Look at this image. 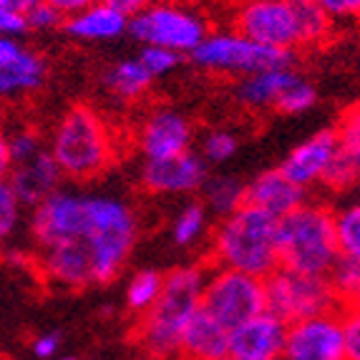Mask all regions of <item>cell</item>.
Returning a JSON list of instances; mask_svg holds the SVG:
<instances>
[{
  "instance_id": "42",
  "label": "cell",
  "mask_w": 360,
  "mask_h": 360,
  "mask_svg": "<svg viewBox=\"0 0 360 360\" xmlns=\"http://www.w3.org/2000/svg\"><path fill=\"white\" fill-rule=\"evenodd\" d=\"M43 3L53 6L56 11L63 15V18H68V15H73V13H78V11H84V8H89L91 3H96V0H43Z\"/></svg>"
},
{
  "instance_id": "45",
  "label": "cell",
  "mask_w": 360,
  "mask_h": 360,
  "mask_svg": "<svg viewBox=\"0 0 360 360\" xmlns=\"http://www.w3.org/2000/svg\"><path fill=\"white\" fill-rule=\"evenodd\" d=\"M63 360H78V358H63Z\"/></svg>"
},
{
  "instance_id": "32",
  "label": "cell",
  "mask_w": 360,
  "mask_h": 360,
  "mask_svg": "<svg viewBox=\"0 0 360 360\" xmlns=\"http://www.w3.org/2000/svg\"><path fill=\"white\" fill-rule=\"evenodd\" d=\"M41 56L23 49L15 38L0 36V71H20V68L33 66Z\"/></svg>"
},
{
  "instance_id": "36",
  "label": "cell",
  "mask_w": 360,
  "mask_h": 360,
  "mask_svg": "<svg viewBox=\"0 0 360 360\" xmlns=\"http://www.w3.org/2000/svg\"><path fill=\"white\" fill-rule=\"evenodd\" d=\"M340 328L345 360H360V315L355 307H342L340 310Z\"/></svg>"
},
{
  "instance_id": "33",
  "label": "cell",
  "mask_w": 360,
  "mask_h": 360,
  "mask_svg": "<svg viewBox=\"0 0 360 360\" xmlns=\"http://www.w3.org/2000/svg\"><path fill=\"white\" fill-rule=\"evenodd\" d=\"M20 202L8 181H0V242L8 240L20 222Z\"/></svg>"
},
{
  "instance_id": "12",
  "label": "cell",
  "mask_w": 360,
  "mask_h": 360,
  "mask_svg": "<svg viewBox=\"0 0 360 360\" xmlns=\"http://www.w3.org/2000/svg\"><path fill=\"white\" fill-rule=\"evenodd\" d=\"M207 181V162L192 149L169 159H154L141 169V184L154 194H186Z\"/></svg>"
},
{
  "instance_id": "35",
  "label": "cell",
  "mask_w": 360,
  "mask_h": 360,
  "mask_svg": "<svg viewBox=\"0 0 360 360\" xmlns=\"http://www.w3.org/2000/svg\"><path fill=\"white\" fill-rule=\"evenodd\" d=\"M139 60H141V66H144L151 76H164V73L174 71L184 58H181L179 53H174V51L159 49V46H144Z\"/></svg>"
},
{
  "instance_id": "38",
  "label": "cell",
  "mask_w": 360,
  "mask_h": 360,
  "mask_svg": "<svg viewBox=\"0 0 360 360\" xmlns=\"http://www.w3.org/2000/svg\"><path fill=\"white\" fill-rule=\"evenodd\" d=\"M333 20L340 18H355L360 11V0H315Z\"/></svg>"
},
{
  "instance_id": "4",
  "label": "cell",
  "mask_w": 360,
  "mask_h": 360,
  "mask_svg": "<svg viewBox=\"0 0 360 360\" xmlns=\"http://www.w3.org/2000/svg\"><path fill=\"white\" fill-rule=\"evenodd\" d=\"M330 207L305 202L277 219V257L280 267L297 275L325 277L338 257Z\"/></svg>"
},
{
  "instance_id": "24",
  "label": "cell",
  "mask_w": 360,
  "mask_h": 360,
  "mask_svg": "<svg viewBox=\"0 0 360 360\" xmlns=\"http://www.w3.org/2000/svg\"><path fill=\"white\" fill-rule=\"evenodd\" d=\"M325 280H328V285H330V290L335 292L342 307H355L360 292V257L338 255Z\"/></svg>"
},
{
  "instance_id": "37",
  "label": "cell",
  "mask_w": 360,
  "mask_h": 360,
  "mask_svg": "<svg viewBox=\"0 0 360 360\" xmlns=\"http://www.w3.org/2000/svg\"><path fill=\"white\" fill-rule=\"evenodd\" d=\"M23 18H25V28H36V30L58 28V25H63V20H66L58 11H56L53 6L43 3V0H38L36 6H33L28 13H25Z\"/></svg>"
},
{
  "instance_id": "26",
  "label": "cell",
  "mask_w": 360,
  "mask_h": 360,
  "mask_svg": "<svg viewBox=\"0 0 360 360\" xmlns=\"http://www.w3.org/2000/svg\"><path fill=\"white\" fill-rule=\"evenodd\" d=\"M164 275L156 270H141L131 277V283L127 288V307L136 315H144L151 305L156 302L159 292H162Z\"/></svg>"
},
{
  "instance_id": "44",
  "label": "cell",
  "mask_w": 360,
  "mask_h": 360,
  "mask_svg": "<svg viewBox=\"0 0 360 360\" xmlns=\"http://www.w3.org/2000/svg\"><path fill=\"white\" fill-rule=\"evenodd\" d=\"M36 3H38V0H0V8L18 13V15H25L30 8L36 6Z\"/></svg>"
},
{
  "instance_id": "11",
  "label": "cell",
  "mask_w": 360,
  "mask_h": 360,
  "mask_svg": "<svg viewBox=\"0 0 360 360\" xmlns=\"http://www.w3.org/2000/svg\"><path fill=\"white\" fill-rule=\"evenodd\" d=\"M194 139L192 121L174 108H156L141 121L136 134L139 149L146 156V162L154 159H169L189 151Z\"/></svg>"
},
{
  "instance_id": "40",
  "label": "cell",
  "mask_w": 360,
  "mask_h": 360,
  "mask_svg": "<svg viewBox=\"0 0 360 360\" xmlns=\"http://www.w3.org/2000/svg\"><path fill=\"white\" fill-rule=\"evenodd\" d=\"M25 18L18 15V13L13 11H6V8H0V36H20L25 33Z\"/></svg>"
},
{
  "instance_id": "19",
  "label": "cell",
  "mask_w": 360,
  "mask_h": 360,
  "mask_svg": "<svg viewBox=\"0 0 360 360\" xmlns=\"http://www.w3.org/2000/svg\"><path fill=\"white\" fill-rule=\"evenodd\" d=\"M127 28V15L101 3V0L91 3L89 8L73 13L63 20V30L76 41H114V38L124 36Z\"/></svg>"
},
{
  "instance_id": "1",
  "label": "cell",
  "mask_w": 360,
  "mask_h": 360,
  "mask_svg": "<svg viewBox=\"0 0 360 360\" xmlns=\"http://www.w3.org/2000/svg\"><path fill=\"white\" fill-rule=\"evenodd\" d=\"M60 174L71 181H91L114 167L116 136L96 108L76 103L60 116L49 146Z\"/></svg>"
},
{
  "instance_id": "18",
  "label": "cell",
  "mask_w": 360,
  "mask_h": 360,
  "mask_svg": "<svg viewBox=\"0 0 360 360\" xmlns=\"http://www.w3.org/2000/svg\"><path fill=\"white\" fill-rule=\"evenodd\" d=\"M179 353L186 360H229V330L199 307L186 323Z\"/></svg>"
},
{
  "instance_id": "28",
  "label": "cell",
  "mask_w": 360,
  "mask_h": 360,
  "mask_svg": "<svg viewBox=\"0 0 360 360\" xmlns=\"http://www.w3.org/2000/svg\"><path fill=\"white\" fill-rule=\"evenodd\" d=\"M46 78V63L36 60L33 66L20 68V71H0V98L18 96V94H30L43 86Z\"/></svg>"
},
{
  "instance_id": "23",
  "label": "cell",
  "mask_w": 360,
  "mask_h": 360,
  "mask_svg": "<svg viewBox=\"0 0 360 360\" xmlns=\"http://www.w3.org/2000/svg\"><path fill=\"white\" fill-rule=\"evenodd\" d=\"M202 192H205L207 210L222 219L245 205V181L234 179V176H214V179L207 176Z\"/></svg>"
},
{
  "instance_id": "29",
  "label": "cell",
  "mask_w": 360,
  "mask_h": 360,
  "mask_svg": "<svg viewBox=\"0 0 360 360\" xmlns=\"http://www.w3.org/2000/svg\"><path fill=\"white\" fill-rule=\"evenodd\" d=\"M315 101H318L315 86H312L310 81H305L302 76H297L292 84L280 94V98H277L272 108L280 111V114H302V111L315 106Z\"/></svg>"
},
{
  "instance_id": "43",
  "label": "cell",
  "mask_w": 360,
  "mask_h": 360,
  "mask_svg": "<svg viewBox=\"0 0 360 360\" xmlns=\"http://www.w3.org/2000/svg\"><path fill=\"white\" fill-rule=\"evenodd\" d=\"M8 174H11V154H8L6 131L0 129V181H6Z\"/></svg>"
},
{
  "instance_id": "46",
  "label": "cell",
  "mask_w": 360,
  "mask_h": 360,
  "mask_svg": "<svg viewBox=\"0 0 360 360\" xmlns=\"http://www.w3.org/2000/svg\"><path fill=\"white\" fill-rule=\"evenodd\" d=\"M229 360H234V358H229Z\"/></svg>"
},
{
  "instance_id": "3",
  "label": "cell",
  "mask_w": 360,
  "mask_h": 360,
  "mask_svg": "<svg viewBox=\"0 0 360 360\" xmlns=\"http://www.w3.org/2000/svg\"><path fill=\"white\" fill-rule=\"evenodd\" d=\"M212 257L219 267L264 277L280 267L277 257V219L257 207L242 205L224 217L212 240Z\"/></svg>"
},
{
  "instance_id": "9",
  "label": "cell",
  "mask_w": 360,
  "mask_h": 360,
  "mask_svg": "<svg viewBox=\"0 0 360 360\" xmlns=\"http://www.w3.org/2000/svg\"><path fill=\"white\" fill-rule=\"evenodd\" d=\"M234 28L259 46L297 51V20L290 0H242Z\"/></svg>"
},
{
  "instance_id": "7",
  "label": "cell",
  "mask_w": 360,
  "mask_h": 360,
  "mask_svg": "<svg viewBox=\"0 0 360 360\" xmlns=\"http://www.w3.org/2000/svg\"><path fill=\"white\" fill-rule=\"evenodd\" d=\"M127 30L144 46H159L179 56L192 53L207 38V23L199 13L167 0H154L144 11L131 15Z\"/></svg>"
},
{
  "instance_id": "30",
  "label": "cell",
  "mask_w": 360,
  "mask_h": 360,
  "mask_svg": "<svg viewBox=\"0 0 360 360\" xmlns=\"http://www.w3.org/2000/svg\"><path fill=\"white\" fill-rule=\"evenodd\" d=\"M207 227V212H205V205H186L184 210L179 212L174 222V245L179 247H189L202 237Z\"/></svg>"
},
{
  "instance_id": "16",
  "label": "cell",
  "mask_w": 360,
  "mask_h": 360,
  "mask_svg": "<svg viewBox=\"0 0 360 360\" xmlns=\"http://www.w3.org/2000/svg\"><path fill=\"white\" fill-rule=\"evenodd\" d=\"M43 272L53 283L66 288H89L94 285V259L86 240L58 242V245L41 247Z\"/></svg>"
},
{
  "instance_id": "14",
  "label": "cell",
  "mask_w": 360,
  "mask_h": 360,
  "mask_svg": "<svg viewBox=\"0 0 360 360\" xmlns=\"http://www.w3.org/2000/svg\"><path fill=\"white\" fill-rule=\"evenodd\" d=\"M335 146H338L335 129H323V131L312 134L300 146H295L288 154V159L277 169H280L295 186L307 189V186L318 184V181L323 179L325 169H328L333 154H335Z\"/></svg>"
},
{
  "instance_id": "34",
  "label": "cell",
  "mask_w": 360,
  "mask_h": 360,
  "mask_svg": "<svg viewBox=\"0 0 360 360\" xmlns=\"http://www.w3.org/2000/svg\"><path fill=\"white\" fill-rule=\"evenodd\" d=\"M237 151V136L229 131H212L207 134L205 144H202V159L212 164H222L232 159Z\"/></svg>"
},
{
  "instance_id": "10",
  "label": "cell",
  "mask_w": 360,
  "mask_h": 360,
  "mask_svg": "<svg viewBox=\"0 0 360 360\" xmlns=\"http://www.w3.org/2000/svg\"><path fill=\"white\" fill-rule=\"evenodd\" d=\"M280 360H345L340 310L288 325Z\"/></svg>"
},
{
  "instance_id": "17",
  "label": "cell",
  "mask_w": 360,
  "mask_h": 360,
  "mask_svg": "<svg viewBox=\"0 0 360 360\" xmlns=\"http://www.w3.org/2000/svg\"><path fill=\"white\" fill-rule=\"evenodd\" d=\"M245 205L257 207L275 219H283L285 214L305 205V189L295 186L280 169H270L245 184Z\"/></svg>"
},
{
  "instance_id": "2",
  "label": "cell",
  "mask_w": 360,
  "mask_h": 360,
  "mask_svg": "<svg viewBox=\"0 0 360 360\" xmlns=\"http://www.w3.org/2000/svg\"><path fill=\"white\" fill-rule=\"evenodd\" d=\"M207 272L202 267H179L164 275L162 292L156 302L141 315L136 342L144 355L167 360L179 353V342L186 323L199 310Z\"/></svg>"
},
{
  "instance_id": "13",
  "label": "cell",
  "mask_w": 360,
  "mask_h": 360,
  "mask_svg": "<svg viewBox=\"0 0 360 360\" xmlns=\"http://www.w3.org/2000/svg\"><path fill=\"white\" fill-rule=\"evenodd\" d=\"M288 325L264 310L229 330V358L234 360H280Z\"/></svg>"
},
{
  "instance_id": "20",
  "label": "cell",
  "mask_w": 360,
  "mask_h": 360,
  "mask_svg": "<svg viewBox=\"0 0 360 360\" xmlns=\"http://www.w3.org/2000/svg\"><path fill=\"white\" fill-rule=\"evenodd\" d=\"M300 73L295 68H267V71L242 76L237 84V101L247 108H272L285 89Z\"/></svg>"
},
{
  "instance_id": "6",
  "label": "cell",
  "mask_w": 360,
  "mask_h": 360,
  "mask_svg": "<svg viewBox=\"0 0 360 360\" xmlns=\"http://www.w3.org/2000/svg\"><path fill=\"white\" fill-rule=\"evenodd\" d=\"M262 285L264 310L275 315L277 320H283L285 325L342 310L340 300L335 297L325 277H307L277 267L275 272L264 277Z\"/></svg>"
},
{
  "instance_id": "15",
  "label": "cell",
  "mask_w": 360,
  "mask_h": 360,
  "mask_svg": "<svg viewBox=\"0 0 360 360\" xmlns=\"http://www.w3.org/2000/svg\"><path fill=\"white\" fill-rule=\"evenodd\" d=\"M60 169L56 167L53 156L49 149H41L36 156H30L28 162L11 167L8 174V184H11L13 194L18 197L20 205L38 207L43 199H49L53 192L60 189Z\"/></svg>"
},
{
  "instance_id": "41",
  "label": "cell",
  "mask_w": 360,
  "mask_h": 360,
  "mask_svg": "<svg viewBox=\"0 0 360 360\" xmlns=\"http://www.w3.org/2000/svg\"><path fill=\"white\" fill-rule=\"evenodd\" d=\"M101 3H106V6L116 8L119 13H124L127 18H131V15H136L139 11H144L146 6H151L154 0H101Z\"/></svg>"
},
{
  "instance_id": "5",
  "label": "cell",
  "mask_w": 360,
  "mask_h": 360,
  "mask_svg": "<svg viewBox=\"0 0 360 360\" xmlns=\"http://www.w3.org/2000/svg\"><path fill=\"white\" fill-rule=\"evenodd\" d=\"M295 58H297L295 51L259 46L240 36L237 30L207 33L205 41L192 51V60L199 68L214 73H234V76H250L267 68H292Z\"/></svg>"
},
{
  "instance_id": "31",
  "label": "cell",
  "mask_w": 360,
  "mask_h": 360,
  "mask_svg": "<svg viewBox=\"0 0 360 360\" xmlns=\"http://www.w3.org/2000/svg\"><path fill=\"white\" fill-rule=\"evenodd\" d=\"M6 139H8V154H11V167L28 162L30 156H36L41 149H46L41 136L28 127L15 129L13 134H6Z\"/></svg>"
},
{
  "instance_id": "8",
  "label": "cell",
  "mask_w": 360,
  "mask_h": 360,
  "mask_svg": "<svg viewBox=\"0 0 360 360\" xmlns=\"http://www.w3.org/2000/svg\"><path fill=\"white\" fill-rule=\"evenodd\" d=\"M199 307L222 328L234 330L237 325L264 312V285L259 277L219 267L205 280Z\"/></svg>"
},
{
  "instance_id": "21",
  "label": "cell",
  "mask_w": 360,
  "mask_h": 360,
  "mask_svg": "<svg viewBox=\"0 0 360 360\" xmlns=\"http://www.w3.org/2000/svg\"><path fill=\"white\" fill-rule=\"evenodd\" d=\"M151 81H154V76L141 66L139 58L119 60V63H114L103 73L106 91L111 96L121 98V101H136V98H141L149 91Z\"/></svg>"
},
{
  "instance_id": "27",
  "label": "cell",
  "mask_w": 360,
  "mask_h": 360,
  "mask_svg": "<svg viewBox=\"0 0 360 360\" xmlns=\"http://www.w3.org/2000/svg\"><path fill=\"white\" fill-rule=\"evenodd\" d=\"M333 232H335L338 255L360 257V207L350 205L333 214Z\"/></svg>"
},
{
  "instance_id": "25",
  "label": "cell",
  "mask_w": 360,
  "mask_h": 360,
  "mask_svg": "<svg viewBox=\"0 0 360 360\" xmlns=\"http://www.w3.org/2000/svg\"><path fill=\"white\" fill-rule=\"evenodd\" d=\"M358 174H360V149L345 146L338 141L335 154H333L330 164H328L320 181L325 186H330L333 192H348L350 186H355V181H358Z\"/></svg>"
},
{
  "instance_id": "39",
  "label": "cell",
  "mask_w": 360,
  "mask_h": 360,
  "mask_svg": "<svg viewBox=\"0 0 360 360\" xmlns=\"http://www.w3.org/2000/svg\"><path fill=\"white\" fill-rule=\"evenodd\" d=\"M58 345H60V335L58 333H43L33 340V355L38 360H51L56 353H58Z\"/></svg>"
},
{
  "instance_id": "22",
  "label": "cell",
  "mask_w": 360,
  "mask_h": 360,
  "mask_svg": "<svg viewBox=\"0 0 360 360\" xmlns=\"http://www.w3.org/2000/svg\"><path fill=\"white\" fill-rule=\"evenodd\" d=\"M297 20V49H318L333 38V18L315 0H290Z\"/></svg>"
}]
</instances>
